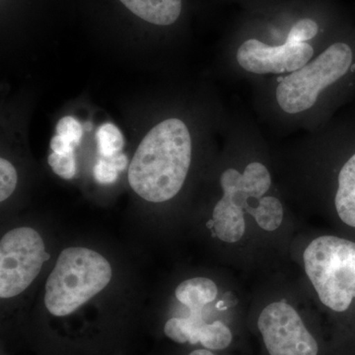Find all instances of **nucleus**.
Listing matches in <instances>:
<instances>
[{
  "label": "nucleus",
  "mask_w": 355,
  "mask_h": 355,
  "mask_svg": "<svg viewBox=\"0 0 355 355\" xmlns=\"http://www.w3.org/2000/svg\"><path fill=\"white\" fill-rule=\"evenodd\" d=\"M191 162V139L186 123L168 119L150 130L133 156L128 182L140 198L164 202L181 191Z\"/></svg>",
  "instance_id": "nucleus-1"
},
{
  "label": "nucleus",
  "mask_w": 355,
  "mask_h": 355,
  "mask_svg": "<svg viewBox=\"0 0 355 355\" xmlns=\"http://www.w3.org/2000/svg\"><path fill=\"white\" fill-rule=\"evenodd\" d=\"M112 277V266L101 254L87 248H67L46 280V309L53 316H67L101 292Z\"/></svg>",
  "instance_id": "nucleus-2"
},
{
  "label": "nucleus",
  "mask_w": 355,
  "mask_h": 355,
  "mask_svg": "<svg viewBox=\"0 0 355 355\" xmlns=\"http://www.w3.org/2000/svg\"><path fill=\"white\" fill-rule=\"evenodd\" d=\"M303 259L321 302L336 312L349 309L355 299V243L321 236L308 245Z\"/></svg>",
  "instance_id": "nucleus-3"
},
{
  "label": "nucleus",
  "mask_w": 355,
  "mask_h": 355,
  "mask_svg": "<svg viewBox=\"0 0 355 355\" xmlns=\"http://www.w3.org/2000/svg\"><path fill=\"white\" fill-rule=\"evenodd\" d=\"M354 60L349 44L336 43L313 62L292 72L279 84L277 101L288 114H298L314 106L322 90L340 80Z\"/></svg>",
  "instance_id": "nucleus-4"
},
{
  "label": "nucleus",
  "mask_w": 355,
  "mask_h": 355,
  "mask_svg": "<svg viewBox=\"0 0 355 355\" xmlns=\"http://www.w3.org/2000/svg\"><path fill=\"white\" fill-rule=\"evenodd\" d=\"M44 243L35 229H12L0 242V297H15L24 292L48 260Z\"/></svg>",
  "instance_id": "nucleus-5"
},
{
  "label": "nucleus",
  "mask_w": 355,
  "mask_h": 355,
  "mask_svg": "<svg viewBox=\"0 0 355 355\" xmlns=\"http://www.w3.org/2000/svg\"><path fill=\"white\" fill-rule=\"evenodd\" d=\"M259 330L270 355H318L319 347L297 311L286 302L266 306L258 320Z\"/></svg>",
  "instance_id": "nucleus-6"
},
{
  "label": "nucleus",
  "mask_w": 355,
  "mask_h": 355,
  "mask_svg": "<svg viewBox=\"0 0 355 355\" xmlns=\"http://www.w3.org/2000/svg\"><path fill=\"white\" fill-rule=\"evenodd\" d=\"M314 55L311 44L286 40L282 46H270L256 39L247 40L237 51V62L256 74L294 72L307 64Z\"/></svg>",
  "instance_id": "nucleus-7"
},
{
  "label": "nucleus",
  "mask_w": 355,
  "mask_h": 355,
  "mask_svg": "<svg viewBox=\"0 0 355 355\" xmlns=\"http://www.w3.org/2000/svg\"><path fill=\"white\" fill-rule=\"evenodd\" d=\"M209 226L221 241L238 242L244 236L246 228L244 211L227 198L222 197L214 207Z\"/></svg>",
  "instance_id": "nucleus-8"
},
{
  "label": "nucleus",
  "mask_w": 355,
  "mask_h": 355,
  "mask_svg": "<svg viewBox=\"0 0 355 355\" xmlns=\"http://www.w3.org/2000/svg\"><path fill=\"white\" fill-rule=\"evenodd\" d=\"M133 15L157 26L174 24L182 12V0H119Z\"/></svg>",
  "instance_id": "nucleus-9"
},
{
  "label": "nucleus",
  "mask_w": 355,
  "mask_h": 355,
  "mask_svg": "<svg viewBox=\"0 0 355 355\" xmlns=\"http://www.w3.org/2000/svg\"><path fill=\"white\" fill-rule=\"evenodd\" d=\"M335 203L340 218L355 228V154L343 166L338 174Z\"/></svg>",
  "instance_id": "nucleus-10"
},
{
  "label": "nucleus",
  "mask_w": 355,
  "mask_h": 355,
  "mask_svg": "<svg viewBox=\"0 0 355 355\" xmlns=\"http://www.w3.org/2000/svg\"><path fill=\"white\" fill-rule=\"evenodd\" d=\"M216 282L207 277H193L184 280L176 289V297L191 311H200L216 298Z\"/></svg>",
  "instance_id": "nucleus-11"
},
{
  "label": "nucleus",
  "mask_w": 355,
  "mask_h": 355,
  "mask_svg": "<svg viewBox=\"0 0 355 355\" xmlns=\"http://www.w3.org/2000/svg\"><path fill=\"white\" fill-rule=\"evenodd\" d=\"M231 342L232 333L225 324L220 321L207 324L200 316L196 320L189 343L191 345L202 343L207 349L221 350L228 347Z\"/></svg>",
  "instance_id": "nucleus-12"
},
{
  "label": "nucleus",
  "mask_w": 355,
  "mask_h": 355,
  "mask_svg": "<svg viewBox=\"0 0 355 355\" xmlns=\"http://www.w3.org/2000/svg\"><path fill=\"white\" fill-rule=\"evenodd\" d=\"M254 217L258 225L266 231H275L282 225L284 209L279 198L263 197L258 205L247 210Z\"/></svg>",
  "instance_id": "nucleus-13"
},
{
  "label": "nucleus",
  "mask_w": 355,
  "mask_h": 355,
  "mask_svg": "<svg viewBox=\"0 0 355 355\" xmlns=\"http://www.w3.org/2000/svg\"><path fill=\"white\" fill-rule=\"evenodd\" d=\"M128 157L123 153L112 156H101L94 167V177L99 184H113L118 179L119 173L127 168Z\"/></svg>",
  "instance_id": "nucleus-14"
},
{
  "label": "nucleus",
  "mask_w": 355,
  "mask_h": 355,
  "mask_svg": "<svg viewBox=\"0 0 355 355\" xmlns=\"http://www.w3.org/2000/svg\"><path fill=\"white\" fill-rule=\"evenodd\" d=\"M97 140L100 156H112L120 153L125 146L123 133L112 123L101 125L98 130Z\"/></svg>",
  "instance_id": "nucleus-15"
},
{
  "label": "nucleus",
  "mask_w": 355,
  "mask_h": 355,
  "mask_svg": "<svg viewBox=\"0 0 355 355\" xmlns=\"http://www.w3.org/2000/svg\"><path fill=\"white\" fill-rule=\"evenodd\" d=\"M200 311H191L189 318H172L165 324V335L178 343H189L191 338V330L195 324L196 316Z\"/></svg>",
  "instance_id": "nucleus-16"
},
{
  "label": "nucleus",
  "mask_w": 355,
  "mask_h": 355,
  "mask_svg": "<svg viewBox=\"0 0 355 355\" xmlns=\"http://www.w3.org/2000/svg\"><path fill=\"white\" fill-rule=\"evenodd\" d=\"M49 164L53 171L62 179L70 180L76 176V161L74 151L65 154L51 153L49 157Z\"/></svg>",
  "instance_id": "nucleus-17"
},
{
  "label": "nucleus",
  "mask_w": 355,
  "mask_h": 355,
  "mask_svg": "<svg viewBox=\"0 0 355 355\" xmlns=\"http://www.w3.org/2000/svg\"><path fill=\"white\" fill-rule=\"evenodd\" d=\"M15 168L6 159H0V200L4 202L12 195L17 184Z\"/></svg>",
  "instance_id": "nucleus-18"
},
{
  "label": "nucleus",
  "mask_w": 355,
  "mask_h": 355,
  "mask_svg": "<svg viewBox=\"0 0 355 355\" xmlns=\"http://www.w3.org/2000/svg\"><path fill=\"white\" fill-rule=\"evenodd\" d=\"M319 32V26L314 20H299L292 26L287 40L295 43H306L309 40L314 38Z\"/></svg>",
  "instance_id": "nucleus-19"
},
{
  "label": "nucleus",
  "mask_w": 355,
  "mask_h": 355,
  "mask_svg": "<svg viewBox=\"0 0 355 355\" xmlns=\"http://www.w3.org/2000/svg\"><path fill=\"white\" fill-rule=\"evenodd\" d=\"M57 135L64 137L65 139L71 142L74 146H77L80 144L81 137H83V125L72 116H64L58 121Z\"/></svg>",
  "instance_id": "nucleus-20"
},
{
  "label": "nucleus",
  "mask_w": 355,
  "mask_h": 355,
  "mask_svg": "<svg viewBox=\"0 0 355 355\" xmlns=\"http://www.w3.org/2000/svg\"><path fill=\"white\" fill-rule=\"evenodd\" d=\"M74 147L76 146L71 142L58 135H55L51 141V148L53 149V153L58 154L71 153L74 151Z\"/></svg>",
  "instance_id": "nucleus-21"
},
{
  "label": "nucleus",
  "mask_w": 355,
  "mask_h": 355,
  "mask_svg": "<svg viewBox=\"0 0 355 355\" xmlns=\"http://www.w3.org/2000/svg\"><path fill=\"white\" fill-rule=\"evenodd\" d=\"M236 302H237V299L235 298V296L231 292H227L223 296L220 302L217 304V307H218V309L224 310L227 307H230V306L235 305Z\"/></svg>",
  "instance_id": "nucleus-22"
},
{
  "label": "nucleus",
  "mask_w": 355,
  "mask_h": 355,
  "mask_svg": "<svg viewBox=\"0 0 355 355\" xmlns=\"http://www.w3.org/2000/svg\"><path fill=\"white\" fill-rule=\"evenodd\" d=\"M189 355H214L209 349H197L195 352H191Z\"/></svg>",
  "instance_id": "nucleus-23"
}]
</instances>
